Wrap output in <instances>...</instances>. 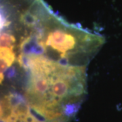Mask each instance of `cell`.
<instances>
[{
  "instance_id": "1",
  "label": "cell",
  "mask_w": 122,
  "mask_h": 122,
  "mask_svg": "<svg viewBox=\"0 0 122 122\" xmlns=\"http://www.w3.org/2000/svg\"><path fill=\"white\" fill-rule=\"evenodd\" d=\"M104 42L100 35L58 16L44 2L39 22L22 39L20 50L24 55H41L63 65L86 66Z\"/></svg>"
},
{
  "instance_id": "2",
  "label": "cell",
  "mask_w": 122,
  "mask_h": 122,
  "mask_svg": "<svg viewBox=\"0 0 122 122\" xmlns=\"http://www.w3.org/2000/svg\"><path fill=\"white\" fill-rule=\"evenodd\" d=\"M16 38L12 34L7 32H0V48L14 49Z\"/></svg>"
},
{
  "instance_id": "3",
  "label": "cell",
  "mask_w": 122,
  "mask_h": 122,
  "mask_svg": "<svg viewBox=\"0 0 122 122\" xmlns=\"http://www.w3.org/2000/svg\"><path fill=\"white\" fill-rule=\"evenodd\" d=\"M0 58L5 61L10 66L16 60V55L12 48H0Z\"/></svg>"
},
{
  "instance_id": "4",
  "label": "cell",
  "mask_w": 122,
  "mask_h": 122,
  "mask_svg": "<svg viewBox=\"0 0 122 122\" xmlns=\"http://www.w3.org/2000/svg\"><path fill=\"white\" fill-rule=\"evenodd\" d=\"M11 21L9 19V16L4 7L0 4V32L10 25Z\"/></svg>"
},
{
  "instance_id": "5",
  "label": "cell",
  "mask_w": 122,
  "mask_h": 122,
  "mask_svg": "<svg viewBox=\"0 0 122 122\" xmlns=\"http://www.w3.org/2000/svg\"><path fill=\"white\" fill-rule=\"evenodd\" d=\"M10 67L8 62L3 59L0 58V83H2L4 79V73L6 70Z\"/></svg>"
},
{
  "instance_id": "6",
  "label": "cell",
  "mask_w": 122,
  "mask_h": 122,
  "mask_svg": "<svg viewBox=\"0 0 122 122\" xmlns=\"http://www.w3.org/2000/svg\"><path fill=\"white\" fill-rule=\"evenodd\" d=\"M4 103V102H1L0 101V121L4 119L5 118L4 114H5V110Z\"/></svg>"
}]
</instances>
